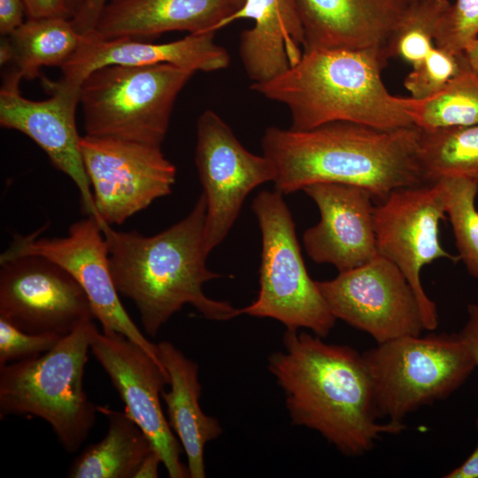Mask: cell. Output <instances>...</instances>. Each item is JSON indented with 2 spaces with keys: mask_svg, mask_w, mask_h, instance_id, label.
<instances>
[{
  "mask_svg": "<svg viewBox=\"0 0 478 478\" xmlns=\"http://www.w3.org/2000/svg\"><path fill=\"white\" fill-rule=\"evenodd\" d=\"M6 37L12 50L14 70L22 79L40 76L43 66L62 67L75 53L83 38L71 19L48 17L27 19Z\"/></svg>",
  "mask_w": 478,
  "mask_h": 478,
  "instance_id": "24",
  "label": "cell"
},
{
  "mask_svg": "<svg viewBox=\"0 0 478 478\" xmlns=\"http://www.w3.org/2000/svg\"><path fill=\"white\" fill-rule=\"evenodd\" d=\"M419 130L418 160L425 184L445 178L478 183V124Z\"/></svg>",
  "mask_w": 478,
  "mask_h": 478,
  "instance_id": "25",
  "label": "cell"
},
{
  "mask_svg": "<svg viewBox=\"0 0 478 478\" xmlns=\"http://www.w3.org/2000/svg\"><path fill=\"white\" fill-rule=\"evenodd\" d=\"M26 14L22 0H0V34L9 36L20 27Z\"/></svg>",
  "mask_w": 478,
  "mask_h": 478,
  "instance_id": "32",
  "label": "cell"
},
{
  "mask_svg": "<svg viewBox=\"0 0 478 478\" xmlns=\"http://www.w3.org/2000/svg\"><path fill=\"white\" fill-rule=\"evenodd\" d=\"M478 34V0H456L441 15L436 29L437 47L463 54Z\"/></svg>",
  "mask_w": 478,
  "mask_h": 478,
  "instance_id": "30",
  "label": "cell"
},
{
  "mask_svg": "<svg viewBox=\"0 0 478 478\" xmlns=\"http://www.w3.org/2000/svg\"><path fill=\"white\" fill-rule=\"evenodd\" d=\"M80 146L100 224L120 225L171 193L176 168L160 146L88 135Z\"/></svg>",
  "mask_w": 478,
  "mask_h": 478,
  "instance_id": "10",
  "label": "cell"
},
{
  "mask_svg": "<svg viewBox=\"0 0 478 478\" xmlns=\"http://www.w3.org/2000/svg\"><path fill=\"white\" fill-rule=\"evenodd\" d=\"M446 198V214L451 221L458 256L467 272L478 279V210L475 200L478 183L463 178L439 180Z\"/></svg>",
  "mask_w": 478,
  "mask_h": 478,
  "instance_id": "28",
  "label": "cell"
},
{
  "mask_svg": "<svg viewBox=\"0 0 478 478\" xmlns=\"http://www.w3.org/2000/svg\"><path fill=\"white\" fill-rule=\"evenodd\" d=\"M467 320L459 334L478 367V304L467 305Z\"/></svg>",
  "mask_w": 478,
  "mask_h": 478,
  "instance_id": "35",
  "label": "cell"
},
{
  "mask_svg": "<svg viewBox=\"0 0 478 478\" xmlns=\"http://www.w3.org/2000/svg\"><path fill=\"white\" fill-rule=\"evenodd\" d=\"M205 216L206 198L202 193L184 219L152 236L100 224L116 289L133 301L150 336H155L185 305L211 320L225 321L240 315L230 303L210 298L203 290L205 282L223 277L205 264Z\"/></svg>",
  "mask_w": 478,
  "mask_h": 478,
  "instance_id": "3",
  "label": "cell"
},
{
  "mask_svg": "<svg viewBox=\"0 0 478 478\" xmlns=\"http://www.w3.org/2000/svg\"><path fill=\"white\" fill-rule=\"evenodd\" d=\"M66 1L73 17L78 12L80 8L85 2V0H66Z\"/></svg>",
  "mask_w": 478,
  "mask_h": 478,
  "instance_id": "39",
  "label": "cell"
},
{
  "mask_svg": "<svg viewBox=\"0 0 478 478\" xmlns=\"http://www.w3.org/2000/svg\"><path fill=\"white\" fill-rule=\"evenodd\" d=\"M19 73L12 69L0 89V125L19 131L32 139L48 155L52 165L69 176L77 186L84 213L96 218L93 194L81 153L76 126L80 86L62 79L44 81L50 96L35 101L19 90Z\"/></svg>",
  "mask_w": 478,
  "mask_h": 478,
  "instance_id": "15",
  "label": "cell"
},
{
  "mask_svg": "<svg viewBox=\"0 0 478 478\" xmlns=\"http://www.w3.org/2000/svg\"><path fill=\"white\" fill-rule=\"evenodd\" d=\"M109 0H85L78 12L71 19L81 34L93 30L99 16Z\"/></svg>",
  "mask_w": 478,
  "mask_h": 478,
  "instance_id": "34",
  "label": "cell"
},
{
  "mask_svg": "<svg viewBox=\"0 0 478 478\" xmlns=\"http://www.w3.org/2000/svg\"><path fill=\"white\" fill-rule=\"evenodd\" d=\"M162 463L158 452L153 449L143 460L135 478H157L158 466Z\"/></svg>",
  "mask_w": 478,
  "mask_h": 478,
  "instance_id": "37",
  "label": "cell"
},
{
  "mask_svg": "<svg viewBox=\"0 0 478 478\" xmlns=\"http://www.w3.org/2000/svg\"><path fill=\"white\" fill-rule=\"evenodd\" d=\"M160 362L169 377L170 390L162 391L168 422L183 448L190 478H204V447L222 428L218 420L204 414L199 405L198 366L167 341L157 344Z\"/></svg>",
  "mask_w": 478,
  "mask_h": 478,
  "instance_id": "22",
  "label": "cell"
},
{
  "mask_svg": "<svg viewBox=\"0 0 478 478\" xmlns=\"http://www.w3.org/2000/svg\"><path fill=\"white\" fill-rule=\"evenodd\" d=\"M448 0H410L388 47L389 58L420 65L436 47L437 22L450 5Z\"/></svg>",
  "mask_w": 478,
  "mask_h": 478,
  "instance_id": "27",
  "label": "cell"
},
{
  "mask_svg": "<svg viewBox=\"0 0 478 478\" xmlns=\"http://www.w3.org/2000/svg\"><path fill=\"white\" fill-rule=\"evenodd\" d=\"M27 19L65 17L72 19L66 0H22Z\"/></svg>",
  "mask_w": 478,
  "mask_h": 478,
  "instance_id": "33",
  "label": "cell"
},
{
  "mask_svg": "<svg viewBox=\"0 0 478 478\" xmlns=\"http://www.w3.org/2000/svg\"><path fill=\"white\" fill-rule=\"evenodd\" d=\"M195 163L206 198L204 246L206 253L227 236L247 196L274 181L276 169L264 154L247 150L229 126L206 110L197 122Z\"/></svg>",
  "mask_w": 478,
  "mask_h": 478,
  "instance_id": "12",
  "label": "cell"
},
{
  "mask_svg": "<svg viewBox=\"0 0 478 478\" xmlns=\"http://www.w3.org/2000/svg\"><path fill=\"white\" fill-rule=\"evenodd\" d=\"M98 412L109 422L105 436L86 447L67 472L71 478H135L153 446L126 413L98 405Z\"/></svg>",
  "mask_w": 478,
  "mask_h": 478,
  "instance_id": "23",
  "label": "cell"
},
{
  "mask_svg": "<svg viewBox=\"0 0 478 478\" xmlns=\"http://www.w3.org/2000/svg\"><path fill=\"white\" fill-rule=\"evenodd\" d=\"M40 231L17 235L0 262L26 255L50 259L66 270L87 294L103 332L119 333L142 347L161 366L157 344L149 341L127 314L114 285L108 245L93 215L72 224L65 237H40Z\"/></svg>",
  "mask_w": 478,
  "mask_h": 478,
  "instance_id": "11",
  "label": "cell"
},
{
  "mask_svg": "<svg viewBox=\"0 0 478 478\" xmlns=\"http://www.w3.org/2000/svg\"><path fill=\"white\" fill-rule=\"evenodd\" d=\"M244 0H109L93 29L104 38L216 33Z\"/></svg>",
  "mask_w": 478,
  "mask_h": 478,
  "instance_id": "21",
  "label": "cell"
},
{
  "mask_svg": "<svg viewBox=\"0 0 478 478\" xmlns=\"http://www.w3.org/2000/svg\"><path fill=\"white\" fill-rule=\"evenodd\" d=\"M214 32L189 34L182 39L152 43L130 37L104 38L94 30L83 34L75 53L60 68L61 79L81 86L93 71L105 66L172 64L194 72H214L229 65L227 50L214 42Z\"/></svg>",
  "mask_w": 478,
  "mask_h": 478,
  "instance_id": "18",
  "label": "cell"
},
{
  "mask_svg": "<svg viewBox=\"0 0 478 478\" xmlns=\"http://www.w3.org/2000/svg\"><path fill=\"white\" fill-rule=\"evenodd\" d=\"M403 105L413 125L421 130L476 125L478 75L465 70L428 97H403Z\"/></svg>",
  "mask_w": 478,
  "mask_h": 478,
  "instance_id": "26",
  "label": "cell"
},
{
  "mask_svg": "<svg viewBox=\"0 0 478 478\" xmlns=\"http://www.w3.org/2000/svg\"><path fill=\"white\" fill-rule=\"evenodd\" d=\"M283 344L269 356L268 369L294 425L315 430L346 456L366 453L382 434L405 428L377 422L372 379L356 350L298 330H286Z\"/></svg>",
  "mask_w": 478,
  "mask_h": 478,
  "instance_id": "1",
  "label": "cell"
},
{
  "mask_svg": "<svg viewBox=\"0 0 478 478\" xmlns=\"http://www.w3.org/2000/svg\"><path fill=\"white\" fill-rule=\"evenodd\" d=\"M317 205L320 220L303 235L308 256L344 272L379 255L374 226L373 195L358 186L317 182L303 189Z\"/></svg>",
  "mask_w": 478,
  "mask_h": 478,
  "instance_id": "17",
  "label": "cell"
},
{
  "mask_svg": "<svg viewBox=\"0 0 478 478\" xmlns=\"http://www.w3.org/2000/svg\"><path fill=\"white\" fill-rule=\"evenodd\" d=\"M0 266V319L17 328L65 336L96 319L81 286L50 259L26 255Z\"/></svg>",
  "mask_w": 478,
  "mask_h": 478,
  "instance_id": "14",
  "label": "cell"
},
{
  "mask_svg": "<svg viewBox=\"0 0 478 478\" xmlns=\"http://www.w3.org/2000/svg\"><path fill=\"white\" fill-rule=\"evenodd\" d=\"M409 2L296 0L304 30V51L379 49L389 57V42Z\"/></svg>",
  "mask_w": 478,
  "mask_h": 478,
  "instance_id": "19",
  "label": "cell"
},
{
  "mask_svg": "<svg viewBox=\"0 0 478 478\" xmlns=\"http://www.w3.org/2000/svg\"><path fill=\"white\" fill-rule=\"evenodd\" d=\"M378 418L394 423L421 406L444 399L475 368L459 334L407 335L377 343L363 354Z\"/></svg>",
  "mask_w": 478,
  "mask_h": 478,
  "instance_id": "7",
  "label": "cell"
},
{
  "mask_svg": "<svg viewBox=\"0 0 478 478\" xmlns=\"http://www.w3.org/2000/svg\"><path fill=\"white\" fill-rule=\"evenodd\" d=\"M194 73L167 63L93 71L80 86L86 135L160 146L174 102Z\"/></svg>",
  "mask_w": 478,
  "mask_h": 478,
  "instance_id": "6",
  "label": "cell"
},
{
  "mask_svg": "<svg viewBox=\"0 0 478 478\" xmlns=\"http://www.w3.org/2000/svg\"><path fill=\"white\" fill-rule=\"evenodd\" d=\"M251 209L262 235L259 291L239 313L271 318L286 330L306 328L321 338L335 324L316 281L305 267L291 213L277 190L262 191Z\"/></svg>",
  "mask_w": 478,
  "mask_h": 478,
  "instance_id": "8",
  "label": "cell"
},
{
  "mask_svg": "<svg viewBox=\"0 0 478 478\" xmlns=\"http://www.w3.org/2000/svg\"><path fill=\"white\" fill-rule=\"evenodd\" d=\"M90 350L119 392L126 413L138 425L159 455L170 478L189 477L181 461V446L163 412L160 397L169 377L142 347L119 333L95 328Z\"/></svg>",
  "mask_w": 478,
  "mask_h": 478,
  "instance_id": "16",
  "label": "cell"
},
{
  "mask_svg": "<svg viewBox=\"0 0 478 478\" xmlns=\"http://www.w3.org/2000/svg\"><path fill=\"white\" fill-rule=\"evenodd\" d=\"M389 59L379 49L305 50L285 73L251 89L285 105L294 130L335 121L383 130L413 127L403 97L391 95L382 81Z\"/></svg>",
  "mask_w": 478,
  "mask_h": 478,
  "instance_id": "4",
  "label": "cell"
},
{
  "mask_svg": "<svg viewBox=\"0 0 478 478\" xmlns=\"http://www.w3.org/2000/svg\"><path fill=\"white\" fill-rule=\"evenodd\" d=\"M63 336L24 332L0 319V366L40 357Z\"/></svg>",
  "mask_w": 478,
  "mask_h": 478,
  "instance_id": "31",
  "label": "cell"
},
{
  "mask_svg": "<svg viewBox=\"0 0 478 478\" xmlns=\"http://www.w3.org/2000/svg\"><path fill=\"white\" fill-rule=\"evenodd\" d=\"M420 130L335 121L308 130L270 127L263 154L274 165L275 190L289 194L317 182L367 189L382 202L398 189L425 184L418 160Z\"/></svg>",
  "mask_w": 478,
  "mask_h": 478,
  "instance_id": "2",
  "label": "cell"
},
{
  "mask_svg": "<svg viewBox=\"0 0 478 478\" xmlns=\"http://www.w3.org/2000/svg\"><path fill=\"white\" fill-rule=\"evenodd\" d=\"M467 69L464 54L454 55L436 46L412 68L404 86L412 98L423 99L440 91L453 77Z\"/></svg>",
  "mask_w": 478,
  "mask_h": 478,
  "instance_id": "29",
  "label": "cell"
},
{
  "mask_svg": "<svg viewBox=\"0 0 478 478\" xmlns=\"http://www.w3.org/2000/svg\"><path fill=\"white\" fill-rule=\"evenodd\" d=\"M84 323L40 357L0 366V417L30 414L47 421L68 453L76 452L96 422L98 405L83 388L90 339Z\"/></svg>",
  "mask_w": 478,
  "mask_h": 478,
  "instance_id": "5",
  "label": "cell"
},
{
  "mask_svg": "<svg viewBox=\"0 0 478 478\" xmlns=\"http://www.w3.org/2000/svg\"><path fill=\"white\" fill-rule=\"evenodd\" d=\"M252 19V27L243 30L239 52L252 83L278 77L301 59L304 30L296 0H244L243 4L219 26Z\"/></svg>",
  "mask_w": 478,
  "mask_h": 478,
  "instance_id": "20",
  "label": "cell"
},
{
  "mask_svg": "<svg viewBox=\"0 0 478 478\" xmlns=\"http://www.w3.org/2000/svg\"><path fill=\"white\" fill-rule=\"evenodd\" d=\"M316 283L336 320L367 333L377 343L425 330L413 289L400 269L381 255Z\"/></svg>",
  "mask_w": 478,
  "mask_h": 478,
  "instance_id": "13",
  "label": "cell"
},
{
  "mask_svg": "<svg viewBox=\"0 0 478 478\" xmlns=\"http://www.w3.org/2000/svg\"><path fill=\"white\" fill-rule=\"evenodd\" d=\"M446 215L441 181L396 189L374 210L378 253L394 263L413 289L425 330L437 328L438 314L421 285V269L440 258L460 261L440 242V223Z\"/></svg>",
  "mask_w": 478,
  "mask_h": 478,
  "instance_id": "9",
  "label": "cell"
},
{
  "mask_svg": "<svg viewBox=\"0 0 478 478\" xmlns=\"http://www.w3.org/2000/svg\"><path fill=\"white\" fill-rule=\"evenodd\" d=\"M463 54L468 69L478 75V34Z\"/></svg>",
  "mask_w": 478,
  "mask_h": 478,
  "instance_id": "38",
  "label": "cell"
},
{
  "mask_svg": "<svg viewBox=\"0 0 478 478\" xmlns=\"http://www.w3.org/2000/svg\"><path fill=\"white\" fill-rule=\"evenodd\" d=\"M478 432V419L476 420ZM443 477L445 478H478V443L469 457L458 467Z\"/></svg>",
  "mask_w": 478,
  "mask_h": 478,
  "instance_id": "36",
  "label": "cell"
}]
</instances>
